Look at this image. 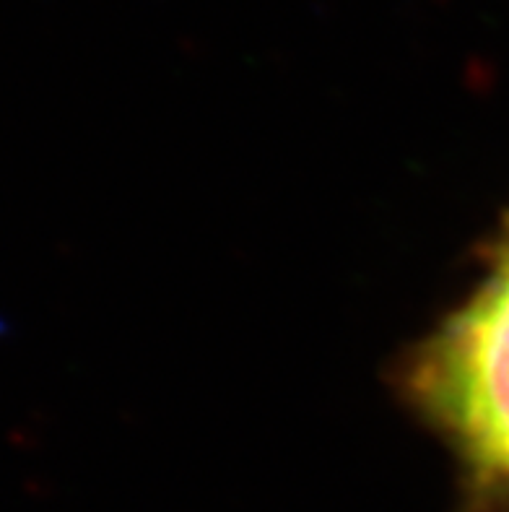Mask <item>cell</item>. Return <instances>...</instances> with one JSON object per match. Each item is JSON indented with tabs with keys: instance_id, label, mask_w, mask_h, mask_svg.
Masks as SVG:
<instances>
[{
	"instance_id": "6da1fadb",
	"label": "cell",
	"mask_w": 509,
	"mask_h": 512,
	"mask_svg": "<svg viewBox=\"0 0 509 512\" xmlns=\"http://www.w3.org/2000/svg\"><path fill=\"white\" fill-rule=\"evenodd\" d=\"M416 414L447 442L476 505L509 502V224L476 289L403 370Z\"/></svg>"
}]
</instances>
